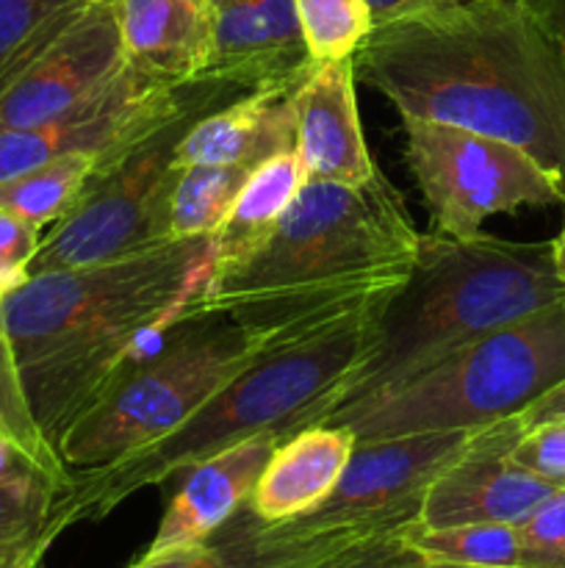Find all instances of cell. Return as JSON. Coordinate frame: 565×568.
Listing matches in <instances>:
<instances>
[{
	"mask_svg": "<svg viewBox=\"0 0 565 568\" xmlns=\"http://www.w3.org/2000/svg\"><path fill=\"white\" fill-rule=\"evenodd\" d=\"M355 75L399 116L526 150L565 189V48L530 0H441L377 22Z\"/></svg>",
	"mask_w": 565,
	"mask_h": 568,
	"instance_id": "obj_1",
	"label": "cell"
},
{
	"mask_svg": "<svg viewBox=\"0 0 565 568\" xmlns=\"http://www.w3.org/2000/svg\"><path fill=\"white\" fill-rule=\"evenodd\" d=\"M208 283V239H188L28 275L0 300L6 347L50 447L164 347Z\"/></svg>",
	"mask_w": 565,
	"mask_h": 568,
	"instance_id": "obj_2",
	"label": "cell"
},
{
	"mask_svg": "<svg viewBox=\"0 0 565 568\" xmlns=\"http://www.w3.org/2000/svg\"><path fill=\"white\" fill-rule=\"evenodd\" d=\"M563 300L554 239L507 242L487 233L471 239L421 233L408 281L377 316L369 349L280 438L321 425L336 410L421 375L463 344Z\"/></svg>",
	"mask_w": 565,
	"mask_h": 568,
	"instance_id": "obj_3",
	"label": "cell"
},
{
	"mask_svg": "<svg viewBox=\"0 0 565 568\" xmlns=\"http://www.w3.org/2000/svg\"><path fill=\"white\" fill-rule=\"evenodd\" d=\"M382 308L374 305L314 336L266 347L177 430L105 466L70 471L55 497L53 525L64 530L81 519H103L142 488L161 486L230 444L266 430L282 436L308 405L358 364Z\"/></svg>",
	"mask_w": 565,
	"mask_h": 568,
	"instance_id": "obj_4",
	"label": "cell"
},
{
	"mask_svg": "<svg viewBox=\"0 0 565 568\" xmlns=\"http://www.w3.org/2000/svg\"><path fill=\"white\" fill-rule=\"evenodd\" d=\"M559 381H565V300L463 344L421 375L336 410L321 425L349 427L358 444L476 430L518 416Z\"/></svg>",
	"mask_w": 565,
	"mask_h": 568,
	"instance_id": "obj_5",
	"label": "cell"
},
{
	"mask_svg": "<svg viewBox=\"0 0 565 568\" xmlns=\"http://www.w3.org/2000/svg\"><path fill=\"white\" fill-rule=\"evenodd\" d=\"M242 94L247 92L208 75L183 83L181 100L164 120L100 155L75 209L44 231L28 275L100 264L170 242L166 205L177 175V144L194 122Z\"/></svg>",
	"mask_w": 565,
	"mask_h": 568,
	"instance_id": "obj_6",
	"label": "cell"
},
{
	"mask_svg": "<svg viewBox=\"0 0 565 568\" xmlns=\"http://www.w3.org/2000/svg\"><path fill=\"white\" fill-rule=\"evenodd\" d=\"M253 338L225 314L194 311L164 347L122 377L61 436L66 469H94L177 430L258 355Z\"/></svg>",
	"mask_w": 565,
	"mask_h": 568,
	"instance_id": "obj_7",
	"label": "cell"
},
{
	"mask_svg": "<svg viewBox=\"0 0 565 568\" xmlns=\"http://www.w3.org/2000/svg\"><path fill=\"white\" fill-rule=\"evenodd\" d=\"M419 236L402 194L382 172L358 186L305 181L264 247L210 283L205 294L413 266Z\"/></svg>",
	"mask_w": 565,
	"mask_h": 568,
	"instance_id": "obj_8",
	"label": "cell"
},
{
	"mask_svg": "<svg viewBox=\"0 0 565 568\" xmlns=\"http://www.w3.org/2000/svg\"><path fill=\"white\" fill-rule=\"evenodd\" d=\"M402 128L404 159L435 233L471 239L493 214L565 205L563 183L515 144L413 116H402Z\"/></svg>",
	"mask_w": 565,
	"mask_h": 568,
	"instance_id": "obj_9",
	"label": "cell"
},
{
	"mask_svg": "<svg viewBox=\"0 0 565 568\" xmlns=\"http://www.w3.org/2000/svg\"><path fill=\"white\" fill-rule=\"evenodd\" d=\"M476 430L419 433L358 444L336 491L310 514L280 527L291 532H355L388 536L419 521L421 499L449 464L469 453Z\"/></svg>",
	"mask_w": 565,
	"mask_h": 568,
	"instance_id": "obj_10",
	"label": "cell"
},
{
	"mask_svg": "<svg viewBox=\"0 0 565 568\" xmlns=\"http://www.w3.org/2000/svg\"><path fill=\"white\" fill-rule=\"evenodd\" d=\"M125 67L114 17L100 0H89L59 37L0 87V131L66 114L109 89Z\"/></svg>",
	"mask_w": 565,
	"mask_h": 568,
	"instance_id": "obj_11",
	"label": "cell"
},
{
	"mask_svg": "<svg viewBox=\"0 0 565 568\" xmlns=\"http://www.w3.org/2000/svg\"><path fill=\"white\" fill-rule=\"evenodd\" d=\"M183 83L158 81L127 64L109 89L66 114L42 125L6 128L0 131V183L66 153L105 155L164 120L181 100Z\"/></svg>",
	"mask_w": 565,
	"mask_h": 568,
	"instance_id": "obj_12",
	"label": "cell"
},
{
	"mask_svg": "<svg viewBox=\"0 0 565 568\" xmlns=\"http://www.w3.org/2000/svg\"><path fill=\"white\" fill-rule=\"evenodd\" d=\"M410 266L314 277L288 286L244 294H203L192 303L203 314H225L253 338L255 347H277L314 336L347 316L386 305L408 281Z\"/></svg>",
	"mask_w": 565,
	"mask_h": 568,
	"instance_id": "obj_13",
	"label": "cell"
},
{
	"mask_svg": "<svg viewBox=\"0 0 565 568\" xmlns=\"http://www.w3.org/2000/svg\"><path fill=\"white\" fill-rule=\"evenodd\" d=\"M524 433L518 416L482 427L465 455L449 464L427 488L419 527L521 525L557 488L515 464L510 449Z\"/></svg>",
	"mask_w": 565,
	"mask_h": 568,
	"instance_id": "obj_14",
	"label": "cell"
},
{
	"mask_svg": "<svg viewBox=\"0 0 565 568\" xmlns=\"http://www.w3.org/2000/svg\"><path fill=\"white\" fill-rule=\"evenodd\" d=\"M214 55L203 75L242 92H294L314 67L294 0H210Z\"/></svg>",
	"mask_w": 565,
	"mask_h": 568,
	"instance_id": "obj_15",
	"label": "cell"
},
{
	"mask_svg": "<svg viewBox=\"0 0 565 568\" xmlns=\"http://www.w3.org/2000/svg\"><path fill=\"white\" fill-rule=\"evenodd\" d=\"M294 153L308 181L358 183L377 175L355 98V61H319L291 92Z\"/></svg>",
	"mask_w": 565,
	"mask_h": 568,
	"instance_id": "obj_16",
	"label": "cell"
},
{
	"mask_svg": "<svg viewBox=\"0 0 565 568\" xmlns=\"http://www.w3.org/2000/svg\"><path fill=\"white\" fill-rule=\"evenodd\" d=\"M275 430L258 433L244 442L219 449L188 469V477L172 497L158 532L142 560L164 558L181 549L205 544L249 503L266 460L275 453Z\"/></svg>",
	"mask_w": 565,
	"mask_h": 568,
	"instance_id": "obj_17",
	"label": "cell"
},
{
	"mask_svg": "<svg viewBox=\"0 0 565 568\" xmlns=\"http://www.w3.org/2000/svg\"><path fill=\"white\" fill-rule=\"evenodd\" d=\"M133 70L166 83L194 81L214 55L210 0H100Z\"/></svg>",
	"mask_w": 565,
	"mask_h": 568,
	"instance_id": "obj_18",
	"label": "cell"
},
{
	"mask_svg": "<svg viewBox=\"0 0 565 568\" xmlns=\"http://www.w3.org/2000/svg\"><path fill=\"white\" fill-rule=\"evenodd\" d=\"M355 447L343 425H310L280 438L249 494V510L264 525L310 514L336 491Z\"/></svg>",
	"mask_w": 565,
	"mask_h": 568,
	"instance_id": "obj_19",
	"label": "cell"
},
{
	"mask_svg": "<svg viewBox=\"0 0 565 568\" xmlns=\"http://www.w3.org/2000/svg\"><path fill=\"white\" fill-rule=\"evenodd\" d=\"M291 150V92L258 89L194 122L177 144L175 170L194 164L255 170L264 161Z\"/></svg>",
	"mask_w": 565,
	"mask_h": 568,
	"instance_id": "obj_20",
	"label": "cell"
},
{
	"mask_svg": "<svg viewBox=\"0 0 565 568\" xmlns=\"http://www.w3.org/2000/svg\"><path fill=\"white\" fill-rule=\"evenodd\" d=\"M363 541L371 538L341 532H288L277 525H264L249 505H244L205 544L155 560L138 558L136 568H302Z\"/></svg>",
	"mask_w": 565,
	"mask_h": 568,
	"instance_id": "obj_21",
	"label": "cell"
},
{
	"mask_svg": "<svg viewBox=\"0 0 565 568\" xmlns=\"http://www.w3.org/2000/svg\"><path fill=\"white\" fill-rule=\"evenodd\" d=\"M305 181L308 178L294 150L275 155L249 172L225 222L208 239L210 283L242 266L249 255L264 247Z\"/></svg>",
	"mask_w": 565,
	"mask_h": 568,
	"instance_id": "obj_22",
	"label": "cell"
},
{
	"mask_svg": "<svg viewBox=\"0 0 565 568\" xmlns=\"http://www.w3.org/2000/svg\"><path fill=\"white\" fill-rule=\"evenodd\" d=\"M249 172L242 166L194 164L177 170L166 205V239H210L236 203Z\"/></svg>",
	"mask_w": 565,
	"mask_h": 568,
	"instance_id": "obj_23",
	"label": "cell"
},
{
	"mask_svg": "<svg viewBox=\"0 0 565 568\" xmlns=\"http://www.w3.org/2000/svg\"><path fill=\"white\" fill-rule=\"evenodd\" d=\"M97 153H66L20 178L0 183V205L20 214L39 231L64 220L86 192L97 166Z\"/></svg>",
	"mask_w": 565,
	"mask_h": 568,
	"instance_id": "obj_24",
	"label": "cell"
},
{
	"mask_svg": "<svg viewBox=\"0 0 565 568\" xmlns=\"http://www.w3.org/2000/svg\"><path fill=\"white\" fill-rule=\"evenodd\" d=\"M59 491V483L31 466L0 480V566L53 544L61 532L53 525Z\"/></svg>",
	"mask_w": 565,
	"mask_h": 568,
	"instance_id": "obj_25",
	"label": "cell"
},
{
	"mask_svg": "<svg viewBox=\"0 0 565 568\" xmlns=\"http://www.w3.org/2000/svg\"><path fill=\"white\" fill-rule=\"evenodd\" d=\"M404 544L427 564L526 568L518 525H458L438 530L413 525L404 532Z\"/></svg>",
	"mask_w": 565,
	"mask_h": 568,
	"instance_id": "obj_26",
	"label": "cell"
},
{
	"mask_svg": "<svg viewBox=\"0 0 565 568\" xmlns=\"http://www.w3.org/2000/svg\"><path fill=\"white\" fill-rule=\"evenodd\" d=\"M89 0H0V87L59 37Z\"/></svg>",
	"mask_w": 565,
	"mask_h": 568,
	"instance_id": "obj_27",
	"label": "cell"
},
{
	"mask_svg": "<svg viewBox=\"0 0 565 568\" xmlns=\"http://www.w3.org/2000/svg\"><path fill=\"white\" fill-rule=\"evenodd\" d=\"M314 64L355 59L374 28L369 0H294Z\"/></svg>",
	"mask_w": 565,
	"mask_h": 568,
	"instance_id": "obj_28",
	"label": "cell"
},
{
	"mask_svg": "<svg viewBox=\"0 0 565 568\" xmlns=\"http://www.w3.org/2000/svg\"><path fill=\"white\" fill-rule=\"evenodd\" d=\"M0 438H6L31 469L42 471L44 477L55 480L59 486L70 480L66 464L50 447V442L33 422L20 375H17V366L11 361L9 347H6L3 327H0Z\"/></svg>",
	"mask_w": 565,
	"mask_h": 568,
	"instance_id": "obj_29",
	"label": "cell"
},
{
	"mask_svg": "<svg viewBox=\"0 0 565 568\" xmlns=\"http://www.w3.org/2000/svg\"><path fill=\"white\" fill-rule=\"evenodd\" d=\"M515 464L524 466L548 486L565 491V416L530 425L510 449Z\"/></svg>",
	"mask_w": 565,
	"mask_h": 568,
	"instance_id": "obj_30",
	"label": "cell"
},
{
	"mask_svg": "<svg viewBox=\"0 0 565 568\" xmlns=\"http://www.w3.org/2000/svg\"><path fill=\"white\" fill-rule=\"evenodd\" d=\"M526 568H565V491L543 499L518 525Z\"/></svg>",
	"mask_w": 565,
	"mask_h": 568,
	"instance_id": "obj_31",
	"label": "cell"
},
{
	"mask_svg": "<svg viewBox=\"0 0 565 568\" xmlns=\"http://www.w3.org/2000/svg\"><path fill=\"white\" fill-rule=\"evenodd\" d=\"M404 532H391V536L355 544V547L341 549L330 558H321L302 568H415L419 558L404 544Z\"/></svg>",
	"mask_w": 565,
	"mask_h": 568,
	"instance_id": "obj_32",
	"label": "cell"
},
{
	"mask_svg": "<svg viewBox=\"0 0 565 568\" xmlns=\"http://www.w3.org/2000/svg\"><path fill=\"white\" fill-rule=\"evenodd\" d=\"M44 231L0 205V272L11 277H28V266L42 247Z\"/></svg>",
	"mask_w": 565,
	"mask_h": 568,
	"instance_id": "obj_33",
	"label": "cell"
},
{
	"mask_svg": "<svg viewBox=\"0 0 565 568\" xmlns=\"http://www.w3.org/2000/svg\"><path fill=\"white\" fill-rule=\"evenodd\" d=\"M554 416H565V381H559L552 392L543 394V397L537 399V403H532L530 408L521 410L518 422L526 430L530 425H537V422L543 419H554Z\"/></svg>",
	"mask_w": 565,
	"mask_h": 568,
	"instance_id": "obj_34",
	"label": "cell"
},
{
	"mask_svg": "<svg viewBox=\"0 0 565 568\" xmlns=\"http://www.w3.org/2000/svg\"><path fill=\"white\" fill-rule=\"evenodd\" d=\"M530 6L541 17L543 26L552 31V37L565 48V0H530Z\"/></svg>",
	"mask_w": 565,
	"mask_h": 568,
	"instance_id": "obj_35",
	"label": "cell"
},
{
	"mask_svg": "<svg viewBox=\"0 0 565 568\" xmlns=\"http://www.w3.org/2000/svg\"><path fill=\"white\" fill-rule=\"evenodd\" d=\"M441 3V0H369L371 14H374V26L377 22L393 20V17H402L408 11L424 9V6Z\"/></svg>",
	"mask_w": 565,
	"mask_h": 568,
	"instance_id": "obj_36",
	"label": "cell"
},
{
	"mask_svg": "<svg viewBox=\"0 0 565 568\" xmlns=\"http://www.w3.org/2000/svg\"><path fill=\"white\" fill-rule=\"evenodd\" d=\"M22 466H28V464L20 458V453H17V449L11 447L6 438H0V480L9 475H14V471H20Z\"/></svg>",
	"mask_w": 565,
	"mask_h": 568,
	"instance_id": "obj_37",
	"label": "cell"
},
{
	"mask_svg": "<svg viewBox=\"0 0 565 568\" xmlns=\"http://www.w3.org/2000/svg\"><path fill=\"white\" fill-rule=\"evenodd\" d=\"M554 255H557V272H559V281H563V288H565V222H563V231H559V236L554 239Z\"/></svg>",
	"mask_w": 565,
	"mask_h": 568,
	"instance_id": "obj_38",
	"label": "cell"
},
{
	"mask_svg": "<svg viewBox=\"0 0 565 568\" xmlns=\"http://www.w3.org/2000/svg\"><path fill=\"white\" fill-rule=\"evenodd\" d=\"M25 281L28 277H11V275H3V272H0V300H3L6 294L14 292L17 286H22Z\"/></svg>",
	"mask_w": 565,
	"mask_h": 568,
	"instance_id": "obj_39",
	"label": "cell"
},
{
	"mask_svg": "<svg viewBox=\"0 0 565 568\" xmlns=\"http://www.w3.org/2000/svg\"><path fill=\"white\" fill-rule=\"evenodd\" d=\"M44 552H31V555H22L20 560H14V564H9L6 568H37L39 560H42Z\"/></svg>",
	"mask_w": 565,
	"mask_h": 568,
	"instance_id": "obj_40",
	"label": "cell"
},
{
	"mask_svg": "<svg viewBox=\"0 0 565 568\" xmlns=\"http://www.w3.org/2000/svg\"><path fill=\"white\" fill-rule=\"evenodd\" d=\"M37 552H42V549H37ZM28 555H31V552H28ZM17 560H20V558H17ZM11 564H14V560H11ZM6 566H9V564H3L0 568H6Z\"/></svg>",
	"mask_w": 565,
	"mask_h": 568,
	"instance_id": "obj_41",
	"label": "cell"
},
{
	"mask_svg": "<svg viewBox=\"0 0 565 568\" xmlns=\"http://www.w3.org/2000/svg\"><path fill=\"white\" fill-rule=\"evenodd\" d=\"M131 568H136V564H133V566H131Z\"/></svg>",
	"mask_w": 565,
	"mask_h": 568,
	"instance_id": "obj_42",
	"label": "cell"
}]
</instances>
